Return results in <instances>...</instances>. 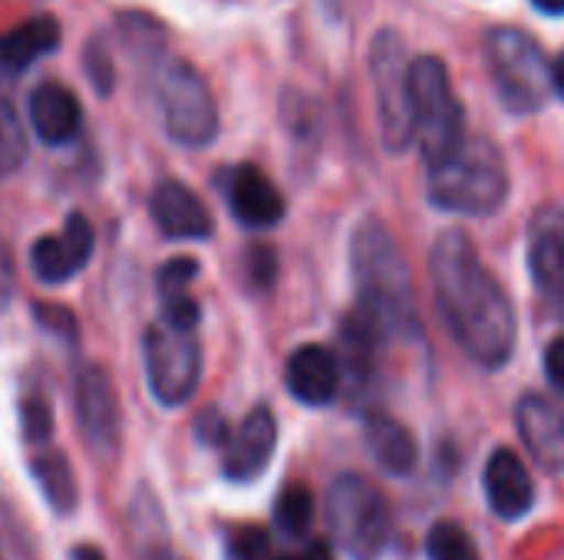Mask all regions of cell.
<instances>
[{"label": "cell", "mask_w": 564, "mask_h": 560, "mask_svg": "<svg viewBox=\"0 0 564 560\" xmlns=\"http://www.w3.org/2000/svg\"><path fill=\"white\" fill-rule=\"evenodd\" d=\"M430 277L440 314L463 353L482 370H502L516 353V307L466 231L449 228L436 238Z\"/></svg>", "instance_id": "6da1fadb"}, {"label": "cell", "mask_w": 564, "mask_h": 560, "mask_svg": "<svg viewBox=\"0 0 564 560\" xmlns=\"http://www.w3.org/2000/svg\"><path fill=\"white\" fill-rule=\"evenodd\" d=\"M350 271L357 310L377 323L383 337H410L420 330V307L410 264L380 218H364L350 238Z\"/></svg>", "instance_id": "7a4b0ae2"}, {"label": "cell", "mask_w": 564, "mask_h": 560, "mask_svg": "<svg viewBox=\"0 0 564 560\" xmlns=\"http://www.w3.org/2000/svg\"><path fill=\"white\" fill-rule=\"evenodd\" d=\"M426 195L440 211L482 218L506 205L509 168L496 142L466 135V142L443 162L430 165Z\"/></svg>", "instance_id": "3957f363"}, {"label": "cell", "mask_w": 564, "mask_h": 560, "mask_svg": "<svg viewBox=\"0 0 564 560\" xmlns=\"http://www.w3.org/2000/svg\"><path fill=\"white\" fill-rule=\"evenodd\" d=\"M327 531L350 560H377L393 535L387 495L364 475H340L327 488Z\"/></svg>", "instance_id": "277c9868"}, {"label": "cell", "mask_w": 564, "mask_h": 560, "mask_svg": "<svg viewBox=\"0 0 564 560\" xmlns=\"http://www.w3.org/2000/svg\"><path fill=\"white\" fill-rule=\"evenodd\" d=\"M410 102H413L416 142L430 168L449 158L466 142V112L453 92L449 69L440 56L410 59Z\"/></svg>", "instance_id": "5b68a950"}, {"label": "cell", "mask_w": 564, "mask_h": 560, "mask_svg": "<svg viewBox=\"0 0 564 560\" xmlns=\"http://www.w3.org/2000/svg\"><path fill=\"white\" fill-rule=\"evenodd\" d=\"M486 56L499 99L512 112H535L552 92V63L539 40L522 26H492Z\"/></svg>", "instance_id": "8992f818"}, {"label": "cell", "mask_w": 564, "mask_h": 560, "mask_svg": "<svg viewBox=\"0 0 564 560\" xmlns=\"http://www.w3.org/2000/svg\"><path fill=\"white\" fill-rule=\"evenodd\" d=\"M370 79L377 92L380 135L390 152H406L416 142L410 102V56L397 30H380L370 43Z\"/></svg>", "instance_id": "52a82bcc"}, {"label": "cell", "mask_w": 564, "mask_h": 560, "mask_svg": "<svg viewBox=\"0 0 564 560\" xmlns=\"http://www.w3.org/2000/svg\"><path fill=\"white\" fill-rule=\"evenodd\" d=\"M159 106L172 142L185 149H205L218 135V106L205 76L185 63L169 59L159 73Z\"/></svg>", "instance_id": "ba28073f"}, {"label": "cell", "mask_w": 564, "mask_h": 560, "mask_svg": "<svg viewBox=\"0 0 564 560\" xmlns=\"http://www.w3.org/2000/svg\"><path fill=\"white\" fill-rule=\"evenodd\" d=\"M145 376L162 406H182L192 399L202 380V347L195 330L152 323L145 333Z\"/></svg>", "instance_id": "9c48e42d"}, {"label": "cell", "mask_w": 564, "mask_h": 560, "mask_svg": "<svg viewBox=\"0 0 564 560\" xmlns=\"http://www.w3.org/2000/svg\"><path fill=\"white\" fill-rule=\"evenodd\" d=\"M529 271L545 310L564 323V205H542L529 218Z\"/></svg>", "instance_id": "30bf717a"}, {"label": "cell", "mask_w": 564, "mask_h": 560, "mask_svg": "<svg viewBox=\"0 0 564 560\" xmlns=\"http://www.w3.org/2000/svg\"><path fill=\"white\" fill-rule=\"evenodd\" d=\"M73 403L83 439L93 449V455H112L122 436V413L109 373L102 366H83L73 386Z\"/></svg>", "instance_id": "8fae6325"}, {"label": "cell", "mask_w": 564, "mask_h": 560, "mask_svg": "<svg viewBox=\"0 0 564 560\" xmlns=\"http://www.w3.org/2000/svg\"><path fill=\"white\" fill-rule=\"evenodd\" d=\"M278 449V419L268 406H254L221 446V472L228 482H254L274 459Z\"/></svg>", "instance_id": "7c38bea8"}, {"label": "cell", "mask_w": 564, "mask_h": 560, "mask_svg": "<svg viewBox=\"0 0 564 560\" xmlns=\"http://www.w3.org/2000/svg\"><path fill=\"white\" fill-rule=\"evenodd\" d=\"M96 231L83 215H69L59 234H46L30 251V267L43 284H66L93 257Z\"/></svg>", "instance_id": "4fadbf2b"}, {"label": "cell", "mask_w": 564, "mask_h": 560, "mask_svg": "<svg viewBox=\"0 0 564 560\" xmlns=\"http://www.w3.org/2000/svg\"><path fill=\"white\" fill-rule=\"evenodd\" d=\"M516 429L529 455L552 475L564 472V409L542 396V393H525L516 406Z\"/></svg>", "instance_id": "5bb4252c"}, {"label": "cell", "mask_w": 564, "mask_h": 560, "mask_svg": "<svg viewBox=\"0 0 564 560\" xmlns=\"http://www.w3.org/2000/svg\"><path fill=\"white\" fill-rule=\"evenodd\" d=\"M225 201H228L235 221L245 228H254V231L274 228L288 211L278 185L254 165H238V168L225 172Z\"/></svg>", "instance_id": "9a60e30c"}, {"label": "cell", "mask_w": 564, "mask_h": 560, "mask_svg": "<svg viewBox=\"0 0 564 560\" xmlns=\"http://www.w3.org/2000/svg\"><path fill=\"white\" fill-rule=\"evenodd\" d=\"M344 370L340 356L321 343H304L288 356L284 366V386L301 406H330L340 393Z\"/></svg>", "instance_id": "2e32d148"}, {"label": "cell", "mask_w": 564, "mask_h": 560, "mask_svg": "<svg viewBox=\"0 0 564 560\" xmlns=\"http://www.w3.org/2000/svg\"><path fill=\"white\" fill-rule=\"evenodd\" d=\"M482 488L489 498V508L502 521H522L535 505V485L525 469V462L512 449H496L482 472Z\"/></svg>", "instance_id": "e0dca14e"}, {"label": "cell", "mask_w": 564, "mask_h": 560, "mask_svg": "<svg viewBox=\"0 0 564 560\" xmlns=\"http://www.w3.org/2000/svg\"><path fill=\"white\" fill-rule=\"evenodd\" d=\"M149 211H152V218L165 238L202 241V238H212V231H215V218L205 208V201L188 185L172 182V178L155 185Z\"/></svg>", "instance_id": "ac0fdd59"}, {"label": "cell", "mask_w": 564, "mask_h": 560, "mask_svg": "<svg viewBox=\"0 0 564 560\" xmlns=\"http://www.w3.org/2000/svg\"><path fill=\"white\" fill-rule=\"evenodd\" d=\"M30 125L46 145H66L83 125L79 99L63 83H43L30 92Z\"/></svg>", "instance_id": "d6986e66"}, {"label": "cell", "mask_w": 564, "mask_h": 560, "mask_svg": "<svg viewBox=\"0 0 564 560\" xmlns=\"http://www.w3.org/2000/svg\"><path fill=\"white\" fill-rule=\"evenodd\" d=\"M364 436H367V449L373 455V462L393 475V479H406L413 475L416 462H420V446L416 436L393 416L387 413H370L364 422Z\"/></svg>", "instance_id": "ffe728a7"}, {"label": "cell", "mask_w": 564, "mask_h": 560, "mask_svg": "<svg viewBox=\"0 0 564 560\" xmlns=\"http://www.w3.org/2000/svg\"><path fill=\"white\" fill-rule=\"evenodd\" d=\"M56 46H59V23L53 17H33L0 40V66L7 73H20L33 66L40 56L53 53Z\"/></svg>", "instance_id": "44dd1931"}, {"label": "cell", "mask_w": 564, "mask_h": 560, "mask_svg": "<svg viewBox=\"0 0 564 560\" xmlns=\"http://www.w3.org/2000/svg\"><path fill=\"white\" fill-rule=\"evenodd\" d=\"M30 472L36 479V488L40 495L46 498V505L56 512V515H69L76 508V498H79V488H76V479H73V469L66 462L63 452H36L33 462H30Z\"/></svg>", "instance_id": "7402d4cb"}, {"label": "cell", "mask_w": 564, "mask_h": 560, "mask_svg": "<svg viewBox=\"0 0 564 560\" xmlns=\"http://www.w3.org/2000/svg\"><path fill=\"white\" fill-rule=\"evenodd\" d=\"M274 525L288 538H304L314 525V495L307 485H288L281 488L274 502Z\"/></svg>", "instance_id": "603a6c76"}, {"label": "cell", "mask_w": 564, "mask_h": 560, "mask_svg": "<svg viewBox=\"0 0 564 560\" xmlns=\"http://www.w3.org/2000/svg\"><path fill=\"white\" fill-rule=\"evenodd\" d=\"M430 560H482L476 538L459 521H436L426 535Z\"/></svg>", "instance_id": "cb8c5ba5"}, {"label": "cell", "mask_w": 564, "mask_h": 560, "mask_svg": "<svg viewBox=\"0 0 564 560\" xmlns=\"http://www.w3.org/2000/svg\"><path fill=\"white\" fill-rule=\"evenodd\" d=\"M26 155V139L20 129V119L7 99H0V178L10 175Z\"/></svg>", "instance_id": "d4e9b609"}, {"label": "cell", "mask_w": 564, "mask_h": 560, "mask_svg": "<svg viewBox=\"0 0 564 560\" xmlns=\"http://www.w3.org/2000/svg\"><path fill=\"white\" fill-rule=\"evenodd\" d=\"M20 426H23V439L30 446H43L53 436V409L46 399L40 396H26L20 403Z\"/></svg>", "instance_id": "484cf974"}, {"label": "cell", "mask_w": 564, "mask_h": 560, "mask_svg": "<svg viewBox=\"0 0 564 560\" xmlns=\"http://www.w3.org/2000/svg\"><path fill=\"white\" fill-rule=\"evenodd\" d=\"M228 560H264L271 551V538L258 525H241L228 535Z\"/></svg>", "instance_id": "4316f807"}, {"label": "cell", "mask_w": 564, "mask_h": 560, "mask_svg": "<svg viewBox=\"0 0 564 560\" xmlns=\"http://www.w3.org/2000/svg\"><path fill=\"white\" fill-rule=\"evenodd\" d=\"M198 277V261L195 257H172L165 261V267L159 271V297H172V294H188V284Z\"/></svg>", "instance_id": "83f0119b"}, {"label": "cell", "mask_w": 564, "mask_h": 560, "mask_svg": "<svg viewBox=\"0 0 564 560\" xmlns=\"http://www.w3.org/2000/svg\"><path fill=\"white\" fill-rule=\"evenodd\" d=\"M248 271H251V281H254L258 287H268V284L274 281V274H278V257H274V251L264 248V244L251 248V254H248Z\"/></svg>", "instance_id": "f1b7e54d"}, {"label": "cell", "mask_w": 564, "mask_h": 560, "mask_svg": "<svg viewBox=\"0 0 564 560\" xmlns=\"http://www.w3.org/2000/svg\"><path fill=\"white\" fill-rule=\"evenodd\" d=\"M228 436H231V429H228V422H225V416H221L218 409L202 413V419H198V439H202V442H208V446H225Z\"/></svg>", "instance_id": "f546056e"}, {"label": "cell", "mask_w": 564, "mask_h": 560, "mask_svg": "<svg viewBox=\"0 0 564 560\" xmlns=\"http://www.w3.org/2000/svg\"><path fill=\"white\" fill-rule=\"evenodd\" d=\"M545 373H549V383L564 396V337L549 343V350H545Z\"/></svg>", "instance_id": "4dcf8cb0"}, {"label": "cell", "mask_w": 564, "mask_h": 560, "mask_svg": "<svg viewBox=\"0 0 564 560\" xmlns=\"http://www.w3.org/2000/svg\"><path fill=\"white\" fill-rule=\"evenodd\" d=\"M13 287H17V271H13V254L10 248L0 241V310L13 300Z\"/></svg>", "instance_id": "1f68e13d"}, {"label": "cell", "mask_w": 564, "mask_h": 560, "mask_svg": "<svg viewBox=\"0 0 564 560\" xmlns=\"http://www.w3.org/2000/svg\"><path fill=\"white\" fill-rule=\"evenodd\" d=\"M301 560H334L330 558V548L324 541H311L304 551H301Z\"/></svg>", "instance_id": "d6a6232c"}, {"label": "cell", "mask_w": 564, "mask_h": 560, "mask_svg": "<svg viewBox=\"0 0 564 560\" xmlns=\"http://www.w3.org/2000/svg\"><path fill=\"white\" fill-rule=\"evenodd\" d=\"M552 89L564 99V50L558 53V59L552 63Z\"/></svg>", "instance_id": "836d02e7"}, {"label": "cell", "mask_w": 564, "mask_h": 560, "mask_svg": "<svg viewBox=\"0 0 564 560\" xmlns=\"http://www.w3.org/2000/svg\"><path fill=\"white\" fill-rule=\"evenodd\" d=\"M542 13H549V17H562L564 13V0H532Z\"/></svg>", "instance_id": "e575fe53"}, {"label": "cell", "mask_w": 564, "mask_h": 560, "mask_svg": "<svg viewBox=\"0 0 564 560\" xmlns=\"http://www.w3.org/2000/svg\"><path fill=\"white\" fill-rule=\"evenodd\" d=\"M73 560H106V554H102L99 548H93V545H79V548L73 551Z\"/></svg>", "instance_id": "d590c367"}, {"label": "cell", "mask_w": 564, "mask_h": 560, "mask_svg": "<svg viewBox=\"0 0 564 560\" xmlns=\"http://www.w3.org/2000/svg\"><path fill=\"white\" fill-rule=\"evenodd\" d=\"M274 560H301V554H297V558H274Z\"/></svg>", "instance_id": "8d00e7d4"}]
</instances>
